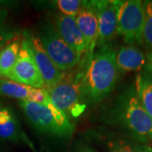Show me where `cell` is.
Returning a JSON list of instances; mask_svg holds the SVG:
<instances>
[{
  "label": "cell",
  "mask_w": 152,
  "mask_h": 152,
  "mask_svg": "<svg viewBox=\"0 0 152 152\" xmlns=\"http://www.w3.org/2000/svg\"><path fill=\"white\" fill-rule=\"evenodd\" d=\"M145 8V23L143 30L142 44L150 51L152 50V0L144 2Z\"/></svg>",
  "instance_id": "cell-18"
},
{
  "label": "cell",
  "mask_w": 152,
  "mask_h": 152,
  "mask_svg": "<svg viewBox=\"0 0 152 152\" xmlns=\"http://www.w3.org/2000/svg\"><path fill=\"white\" fill-rule=\"evenodd\" d=\"M2 105H3V104H2V102H0V106H2Z\"/></svg>",
  "instance_id": "cell-24"
},
{
  "label": "cell",
  "mask_w": 152,
  "mask_h": 152,
  "mask_svg": "<svg viewBox=\"0 0 152 152\" xmlns=\"http://www.w3.org/2000/svg\"><path fill=\"white\" fill-rule=\"evenodd\" d=\"M0 140L22 141L33 148L31 143L23 133L20 120L15 112L7 106H0Z\"/></svg>",
  "instance_id": "cell-13"
},
{
  "label": "cell",
  "mask_w": 152,
  "mask_h": 152,
  "mask_svg": "<svg viewBox=\"0 0 152 152\" xmlns=\"http://www.w3.org/2000/svg\"><path fill=\"white\" fill-rule=\"evenodd\" d=\"M82 58L86 61L83 80L86 102L99 103L113 91L119 80L116 52L107 44L94 52L91 59Z\"/></svg>",
  "instance_id": "cell-1"
},
{
  "label": "cell",
  "mask_w": 152,
  "mask_h": 152,
  "mask_svg": "<svg viewBox=\"0 0 152 152\" xmlns=\"http://www.w3.org/2000/svg\"><path fill=\"white\" fill-rule=\"evenodd\" d=\"M118 33L128 45L142 44L145 23L144 2L140 0H117Z\"/></svg>",
  "instance_id": "cell-6"
},
{
  "label": "cell",
  "mask_w": 152,
  "mask_h": 152,
  "mask_svg": "<svg viewBox=\"0 0 152 152\" xmlns=\"http://www.w3.org/2000/svg\"><path fill=\"white\" fill-rule=\"evenodd\" d=\"M32 50L36 64L44 82V89L48 90L56 86L64 78L65 72L62 71L47 54L38 37H27Z\"/></svg>",
  "instance_id": "cell-10"
},
{
  "label": "cell",
  "mask_w": 152,
  "mask_h": 152,
  "mask_svg": "<svg viewBox=\"0 0 152 152\" xmlns=\"http://www.w3.org/2000/svg\"><path fill=\"white\" fill-rule=\"evenodd\" d=\"M144 69H145V72L152 75V50H151L147 55L146 64Z\"/></svg>",
  "instance_id": "cell-21"
},
{
  "label": "cell",
  "mask_w": 152,
  "mask_h": 152,
  "mask_svg": "<svg viewBox=\"0 0 152 152\" xmlns=\"http://www.w3.org/2000/svg\"><path fill=\"white\" fill-rule=\"evenodd\" d=\"M54 26L58 33L69 46L80 56L86 53V41L76 23L75 17L57 14L54 16Z\"/></svg>",
  "instance_id": "cell-12"
},
{
  "label": "cell",
  "mask_w": 152,
  "mask_h": 152,
  "mask_svg": "<svg viewBox=\"0 0 152 152\" xmlns=\"http://www.w3.org/2000/svg\"><path fill=\"white\" fill-rule=\"evenodd\" d=\"M5 78L33 88H44L43 80L36 64L28 37L21 42L16 63Z\"/></svg>",
  "instance_id": "cell-7"
},
{
  "label": "cell",
  "mask_w": 152,
  "mask_h": 152,
  "mask_svg": "<svg viewBox=\"0 0 152 152\" xmlns=\"http://www.w3.org/2000/svg\"><path fill=\"white\" fill-rule=\"evenodd\" d=\"M7 11L0 7V42H7L13 36L10 29L7 26Z\"/></svg>",
  "instance_id": "cell-20"
},
{
  "label": "cell",
  "mask_w": 152,
  "mask_h": 152,
  "mask_svg": "<svg viewBox=\"0 0 152 152\" xmlns=\"http://www.w3.org/2000/svg\"><path fill=\"white\" fill-rule=\"evenodd\" d=\"M98 20V37L96 46L99 48L107 45L118 33L117 0L93 1Z\"/></svg>",
  "instance_id": "cell-8"
},
{
  "label": "cell",
  "mask_w": 152,
  "mask_h": 152,
  "mask_svg": "<svg viewBox=\"0 0 152 152\" xmlns=\"http://www.w3.org/2000/svg\"><path fill=\"white\" fill-rule=\"evenodd\" d=\"M38 38L47 54L62 71L71 70L80 63L81 56L62 39L53 23L43 25Z\"/></svg>",
  "instance_id": "cell-5"
},
{
  "label": "cell",
  "mask_w": 152,
  "mask_h": 152,
  "mask_svg": "<svg viewBox=\"0 0 152 152\" xmlns=\"http://www.w3.org/2000/svg\"><path fill=\"white\" fill-rule=\"evenodd\" d=\"M83 2L80 0H58L54 3L60 14L66 16L75 17L81 9Z\"/></svg>",
  "instance_id": "cell-19"
},
{
  "label": "cell",
  "mask_w": 152,
  "mask_h": 152,
  "mask_svg": "<svg viewBox=\"0 0 152 152\" xmlns=\"http://www.w3.org/2000/svg\"><path fill=\"white\" fill-rule=\"evenodd\" d=\"M76 23L86 41V50L84 54L91 59L96 47L98 37V20L96 10L93 1H84L79 14L75 16Z\"/></svg>",
  "instance_id": "cell-9"
},
{
  "label": "cell",
  "mask_w": 152,
  "mask_h": 152,
  "mask_svg": "<svg viewBox=\"0 0 152 152\" xmlns=\"http://www.w3.org/2000/svg\"><path fill=\"white\" fill-rule=\"evenodd\" d=\"M19 105L28 122L41 133L60 138H69L75 125L67 114L55 107L50 100L46 105L28 101H19Z\"/></svg>",
  "instance_id": "cell-4"
},
{
  "label": "cell",
  "mask_w": 152,
  "mask_h": 152,
  "mask_svg": "<svg viewBox=\"0 0 152 152\" xmlns=\"http://www.w3.org/2000/svg\"><path fill=\"white\" fill-rule=\"evenodd\" d=\"M134 88L143 107L152 118V75L145 71L139 73Z\"/></svg>",
  "instance_id": "cell-15"
},
{
  "label": "cell",
  "mask_w": 152,
  "mask_h": 152,
  "mask_svg": "<svg viewBox=\"0 0 152 152\" xmlns=\"http://www.w3.org/2000/svg\"><path fill=\"white\" fill-rule=\"evenodd\" d=\"M0 96L46 105L51 100L44 88H33L8 79H0Z\"/></svg>",
  "instance_id": "cell-11"
},
{
  "label": "cell",
  "mask_w": 152,
  "mask_h": 152,
  "mask_svg": "<svg viewBox=\"0 0 152 152\" xmlns=\"http://www.w3.org/2000/svg\"><path fill=\"white\" fill-rule=\"evenodd\" d=\"M6 42H0V53L2 51V49L4 48V45H5Z\"/></svg>",
  "instance_id": "cell-23"
},
{
  "label": "cell",
  "mask_w": 152,
  "mask_h": 152,
  "mask_svg": "<svg viewBox=\"0 0 152 152\" xmlns=\"http://www.w3.org/2000/svg\"><path fill=\"white\" fill-rule=\"evenodd\" d=\"M109 152H152V147L136 140H118L108 144Z\"/></svg>",
  "instance_id": "cell-17"
},
{
  "label": "cell",
  "mask_w": 152,
  "mask_h": 152,
  "mask_svg": "<svg viewBox=\"0 0 152 152\" xmlns=\"http://www.w3.org/2000/svg\"><path fill=\"white\" fill-rule=\"evenodd\" d=\"M20 50V42L18 41L11 42L2 49L0 53V76L4 77L13 69L16 63Z\"/></svg>",
  "instance_id": "cell-16"
},
{
  "label": "cell",
  "mask_w": 152,
  "mask_h": 152,
  "mask_svg": "<svg viewBox=\"0 0 152 152\" xmlns=\"http://www.w3.org/2000/svg\"><path fill=\"white\" fill-rule=\"evenodd\" d=\"M116 63L120 73L141 70L146 64V57L136 45L122 46L116 53Z\"/></svg>",
  "instance_id": "cell-14"
},
{
  "label": "cell",
  "mask_w": 152,
  "mask_h": 152,
  "mask_svg": "<svg viewBox=\"0 0 152 152\" xmlns=\"http://www.w3.org/2000/svg\"><path fill=\"white\" fill-rule=\"evenodd\" d=\"M75 152H96L93 148L91 147L88 146V145H81V146H79L75 150Z\"/></svg>",
  "instance_id": "cell-22"
},
{
  "label": "cell",
  "mask_w": 152,
  "mask_h": 152,
  "mask_svg": "<svg viewBox=\"0 0 152 152\" xmlns=\"http://www.w3.org/2000/svg\"><path fill=\"white\" fill-rule=\"evenodd\" d=\"M113 115L134 140L143 144L152 141V118L143 107L134 86L129 87L120 95Z\"/></svg>",
  "instance_id": "cell-2"
},
{
  "label": "cell",
  "mask_w": 152,
  "mask_h": 152,
  "mask_svg": "<svg viewBox=\"0 0 152 152\" xmlns=\"http://www.w3.org/2000/svg\"><path fill=\"white\" fill-rule=\"evenodd\" d=\"M86 61L82 59L75 69L65 72L64 78L56 86L47 90L55 107L71 118H78L85 111L83 80Z\"/></svg>",
  "instance_id": "cell-3"
}]
</instances>
